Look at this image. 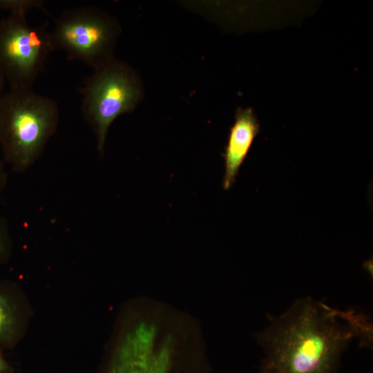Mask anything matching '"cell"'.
<instances>
[{
  "mask_svg": "<svg viewBox=\"0 0 373 373\" xmlns=\"http://www.w3.org/2000/svg\"><path fill=\"white\" fill-rule=\"evenodd\" d=\"M357 337L372 343L370 320L353 309L332 308L312 297L296 300L255 338L265 356L258 373H338L343 354Z\"/></svg>",
  "mask_w": 373,
  "mask_h": 373,
  "instance_id": "obj_1",
  "label": "cell"
},
{
  "mask_svg": "<svg viewBox=\"0 0 373 373\" xmlns=\"http://www.w3.org/2000/svg\"><path fill=\"white\" fill-rule=\"evenodd\" d=\"M0 8L8 10L10 13L23 15L33 8L46 11L44 1L38 0H0Z\"/></svg>",
  "mask_w": 373,
  "mask_h": 373,
  "instance_id": "obj_9",
  "label": "cell"
},
{
  "mask_svg": "<svg viewBox=\"0 0 373 373\" xmlns=\"http://www.w3.org/2000/svg\"><path fill=\"white\" fill-rule=\"evenodd\" d=\"M82 110L97 139V149L103 154L108 129L120 115L135 109L142 97L135 71L115 58L94 70L81 88Z\"/></svg>",
  "mask_w": 373,
  "mask_h": 373,
  "instance_id": "obj_3",
  "label": "cell"
},
{
  "mask_svg": "<svg viewBox=\"0 0 373 373\" xmlns=\"http://www.w3.org/2000/svg\"><path fill=\"white\" fill-rule=\"evenodd\" d=\"M8 182V174L5 170L3 162L0 161V197Z\"/></svg>",
  "mask_w": 373,
  "mask_h": 373,
  "instance_id": "obj_11",
  "label": "cell"
},
{
  "mask_svg": "<svg viewBox=\"0 0 373 373\" xmlns=\"http://www.w3.org/2000/svg\"><path fill=\"white\" fill-rule=\"evenodd\" d=\"M107 373H208L178 352L153 347L110 363Z\"/></svg>",
  "mask_w": 373,
  "mask_h": 373,
  "instance_id": "obj_6",
  "label": "cell"
},
{
  "mask_svg": "<svg viewBox=\"0 0 373 373\" xmlns=\"http://www.w3.org/2000/svg\"><path fill=\"white\" fill-rule=\"evenodd\" d=\"M50 32L55 50H62L68 59L95 70L113 59L120 28L105 12L86 6L64 11Z\"/></svg>",
  "mask_w": 373,
  "mask_h": 373,
  "instance_id": "obj_4",
  "label": "cell"
},
{
  "mask_svg": "<svg viewBox=\"0 0 373 373\" xmlns=\"http://www.w3.org/2000/svg\"><path fill=\"white\" fill-rule=\"evenodd\" d=\"M21 330L20 302L10 285L0 283V350L14 346Z\"/></svg>",
  "mask_w": 373,
  "mask_h": 373,
  "instance_id": "obj_8",
  "label": "cell"
},
{
  "mask_svg": "<svg viewBox=\"0 0 373 373\" xmlns=\"http://www.w3.org/2000/svg\"><path fill=\"white\" fill-rule=\"evenodd\" d=\"M55 50L46 25L34 26L26 15L10 13L0 21V72L10 88H32Z\"/></svg>",
  "mask_w": 373,
  "mask_h": 373,
  "instance_id": "obj_5",
  "label": "cell"
},
{
  "mask_svg": "<svg viewBox=\"0 0 373 373\" xmlns=\"http://www.w3.org/2000/svg\"><path fill=\"white\" fill-rule=\"evenodd\" d=\"M59 120L57 103L32 88H10L0 96V144L12 171L23 172L35 163Z\"/></svg>",
  "mask_w": 373,
  "mask_h": 373,
  "instance_id": "obj_2",
  "label": "cell"
},
{
  "mask_svg": "<svg viewBox=\"0 0 373 373\" xmlns=\"http://www.w3.org/2000/svg\"><path fill=\"white\" fill-rule=\"evenodd\" d=\"M11 367L0 350V373H10Z\"/></svg>",
  "mask_w": 373,
  "mask_h": 373,
  "instance_id": "obj_12",
  "label": "cell"
},
{
  "mask_svg": "<svg viewBox=\"0 0 373 373\" xmlns=\"http://www.w3.org/2000/svg\"><path fill=\"white\" fill-rule=\"evenodd\" d=\"M260 131V125L252 108H238L235 121L229 130L227 144L223 154L224 174L222 186L228 190L233 184L240 166L244 162L254 140Z\"/></svg>",
  "mask_w": 373,
  "mask_h": 373,
  "instance_id": "obj_7",
  "label": "cell"
},
{
  "mask_svg": "<svg viewBox=\"0 0 373 373\" xmlns=\"http://www.w3.org/2000/svg\"><path fill=\"white\" fill-rule=\"evenodd\" d=\"M4 80H5V78L1 74V73L0 72V96L2 95L1 91L3 87Z\"/></svg>",
  "mask_w": 373,
  "mask_h": 373,
  "instance_id": "obj_13",
  "label": "cell"
},
{
  "mask_svg": "<svg viewBox=\"0 0 373 373\" xmlns=\"http://www.w3.org/2000/svg\"><path fill=\"white\" fill-rule=\"evenodd\" d=\"M12 240L8 224L0 213V264L6 262L10 257Z\"/></svg>",
  "mask_w": 373,
  "mask_h": 373,
  "instance_id": "obj_10",
  "label": "cell"
}]
</instances>
